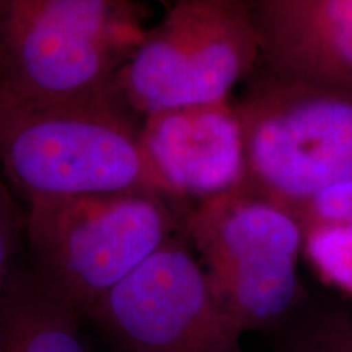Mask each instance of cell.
Segmentation results:
<instances>
[{"mask_svg":"<svg viewBox=\"0 0 352 352\" xmlns=\"http://www.w3.org/2000/svg\"><path fill=\"white\" fill-rule=\"evenodd\" d=\"M145 34L132 0H0V90L41 104L113 100Z\"/></svg>","mask_w":352,"mask_h":352,"instance_id":"obj_1","label":"cell"},{"mask_svg":"<svg viewBox=\"0 0 352 352\" xmlns=\"http://www.w3.org/2000/svg\"><path fill=\"white\" fill-rule=\"evenodd\" d=\"M0 175L21 201L158 192L139 134L113 100L41 104L0 90Z\"/></svg>","mask_w":352,"mask_h":352,"instance_id":"obj_2","label":"cell"},{"mask_svg":"<svg viewBox=\"0 0 352 352\" xmlns=\"http://www.w3.org/2000/svg\"><path fill=\"white\" fill-rule=\"evenodd\" d=\"M158 192L44 197L26 202L30 271L87 318L171 239L173 219Z\"/></svg>","mask_w":352,"mask_h":352,"instance_id":"obj_3","label":"cell"},{"mask_svg":"<svg viewBox=\"0 0 352 352\" xmlns=\"http://www.w3.org/2000/svg\"><path fill=\"white\" fill-rule=\"evenodd\" d=\"M258 38L248 0H175L118 76L114 95L144 113L222 103Z\"/></svg>","mask_w":352,"mask_h":352,"instance_id":"obj_4","label":"cell"},{"mask_svg":"<svg viewBox=\"0 0 352 352\" xmlns=\"http://www.w3.org/2000/svg\"><path fill=\"white\" fill-rule=\"evenodd\" d=\"M220 305L241 333L274 331L298 305L302 230L277 206L220 195L189 219Z\"/></svg>","mask_w":352,"mask_h":352,"instance_id":"obj_5","label":"cell"},{"mask_svg":"<svg viewBox=\"0 0 352 352\" xmlns=\"http://www.w3.org/2000/svg\"><path fill=\"white\" fill-rule=\"evenodd\" d=\"M109 352H243L204 266L171 239L87 315Z\"/></svg>","mask_w":352,"mask_h":352,"instance_id":"obj_6","label":"cell"},{"mask_svg":"<svg viewBox=\"0 0 352 352\" xmlns=\"http://www.w3.org/2000/svg\"><path fill=\"white\" fill-rule=\"evenodd\" d=\"M246 151L271 191L310 202L352 179V100L316 95L277 104L254 121Z\"/></svg>","mask_w":352,"mask_h":352,"instance_id":"obj_7","label":"cell"},{"mask_svg":"<svg viewBox=\"0 0 352 352\" xmlns=\"http://www.w3.org/2000/svg\"><path fill=\"white\" fill-rule=\"evenodd\" d=\"M158 192L226 195L245 165V132L226 103L145 116L139 134Z\"/></svg>","mask_w":352,"mask_h":352,"instance_id":"obj_8","label":"cell"},{"mask_svg":"<svg viewBox=\"0 0 352 352\" xmlns=\"http://www.w3.org/2000/svg\"><path fill=\"white\" fill-rule=\"evenodd\" d=\"M258 34L314 78L352 85V0H248Z\"/></svg>","mask_w":352,"mask_h":352,"instance_id":"obj_9","label":"cell"},{"mask_svg":"<svg viewBox=\"0 0 352 352\" xmlns=\"http://www.w3.org/2000/svg\"><path fill=\"white\" fill-rule=\"evenodd\" d=\"M85 323L23 267L0 302V352H95Z\"/></svg>","mask_w":352,"mask_h":352,"instance_id":"obj_10","label":"cell"},{"mask_svg":"<svg viewBox=\"0 0 352 352\" xmlns=\"http://www.w3.org/2000/svg\"><path fill=\"white\" fill-rule=\"evenodd\" d=\"M305 248L328 283L352 294V222H315Z\"/></svg>","mask_w":352,"mask_h":352,"instance_id":"obj_11","label":"cell"},{"mask_svg":"<svg viewBox=\"0 0 352 352\" xmlns=\"http://www.w3.org/2000/svg\"><path fill=\"white\" fill-rule=\"evenodd\" d=\"M25 241V212L15 206L0 175V302L23 267L19 264Z\"/></svg>","mask_w":352,"mask_h":352,"instance_id":"obj_12","label":"cell"},{"mask_svg":"<svg viewBox=\"0 0 352 352\" xmlns=\"http://www.w3.org/2000/svg\"><path fill=\"white\" fill-rule=\"evenodd\" d=\"M298 333L316 352H352V320L340 311L305 321Z\"/></svg>","mask_w":352,"mask_h":352,"instance_id":"obj_13","label":"cell"},{"mask_svg":"<svg viewBox=\"0 0 352 352\" xmlns=\"http://www.w3.org/2000/svg\"><path fill=\"white\" fill-rule=\"evenodd\" d=\"M315 222H352V179L324 189L310 201Z\"/></svg>","mask_w":352,"mask_h":352,"instance_id":"obj_14","label":"cell"},{"mask_svg":"<svg viewBox=\"0 0 352 352\" xmlns=\"http://www.w3.org/2000/svg\"><path fill=\"white\" fill-rule=\"evenodd\" d=\"M276 352H316L314 347H311L308 342L303 340L300 334H296L289 340V342H285L283 347H279Z\"/></svg>","mask_w":352,"mask_h":352,"instance_id":"obj_15","label":"cell"}]
</instances>
